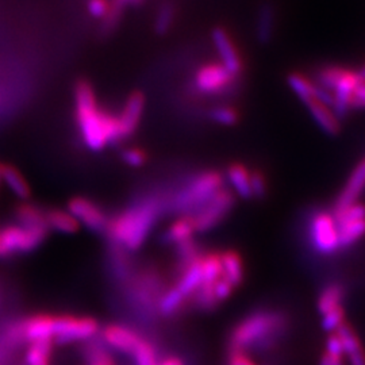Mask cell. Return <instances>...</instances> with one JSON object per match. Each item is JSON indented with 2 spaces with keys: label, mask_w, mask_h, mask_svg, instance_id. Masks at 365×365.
Here are the masks:
<instances>
[{
  "label": "cell",
  "mask_w": 365,
  "mask_h": 365,
  "mask_svg": "<svg viewBox=\"0 0 365 365\" xmlns=\"http://www.w3.org/2000/svg\"><path fill=\"white\" fill-rule=\"evenodd\" d=\"M168 192L145 191L137 194L125 209L111 215L105 235L107 245L128 252L141 248L158 220L167 214Z\"/></svg>",
  "instance_id": "cell-1"
},
{
  "label": "cell",
  "mask_w": 365,
  "mask_h": 365,
  "mask_svg": "<svg viewBox=\"0 0 365 365\" xmlns=\"http://www.w3.org/2000/svg\"><path fill=\"white\" fill-rule=\"evenodd\" d=\"M291 319L283 310L260 309L249 313L232 327L226 341L227 353L272 352L286 339Z\"/></svg>",
  "instance_id": "cell-2"
},
{
  "label": "cell",
  "mask_w": 365,
  "mask_h": 365,
  "mask_svg": "<svg viewBox=\"0 0 365 365\" xmlns=\"http://www.w3.org/2000/svg\"><path fill=\"white\" fill-rule=\"evenodd\" d=\"M223 187L225 175L220 170L197 172L182 182L178 190L170 191L167 214L178 217L192 215Z\"/></svg>",
  "instance_id": "cell-3"
},
{
  "label": "cell",
  "mask_w": 365,
  "mask_h": 365,
  "mask_svg": "<svg viewBox=\"0 0 365 365\" xmlns=\"http://www.w3.org/2000/svg\"><path fill=\"white\" fill-rule=\"evenodd\" d=\"M48 229H26L16 223L0 229V260L31 253L46 241Z\"/></svg>",
  "instance_id": "cell-4"
},
{
  "label": "cell",
  "mask_w": 365,
  "mask_h": 365,
  "mask_svg": "<svg viewBox=\"0 0 365 365\" xmlns=\"http://www.w3.org/2000/svg\"><path fill=\"white\" fill-rule=\"evenodd\" d=\"M101 325L91 317H78L72 314L53 315V342L54 345H68L86 342L99 334Z\"/></svg>",
  "instance_id": "cell-5"
},
{
  "label": "cell",
  "mask_w": 365,
  "mask_h": 365,
  "mask_svg": "<svg viewBox=\"0 0 365 365\" xmlns=\"http://www.w3.org/2000/svg\"><path fill=\"white\" fill-rule=\"evenodd\" d=\"M235 203L237 197L232 188H221L203 207L190 215L194 222L196 233L203 235L217 229L222 222L227 220L235 207Z\"/></svg>",
  "instance_id": "cell-6"
},
{
  "label": "cell",
  "mask_w": 365,
  "mask_h": 365,
  "mask_svg": "<svg viewBox=\"0 0 365 365\" xmlns=\"http://www.w3.org/2000/svg\"><path fill=\"white\" fill-rule=\"evenodd\" d=\"M310 241L319 255H334L339 252V226L333 212L319 211L310 222Z\"/></svg>",
  "instance_id": "cell-7"
},
{
  "label": "cell",
  "mask_w": 365,
  "mask_h": 365,
  "mask_svg": "<svg viewBox=\"0 0 365 365\" xmlns=\"http://www.w3.org/2000/svg\"><path fill=\"white\" fill-rule=\"evenodd\" d=\"M68 212L75 217V220L87 227L95 235H106L110 215H107L103 207L84 196H75L68 200Z\"/></svg>",
  "instance_id": "cell-8"
},
{
  "label": "cell",
  "mask_w": 365,
  "mask_h": 365,
  "mask_svg": "<svg viewBox=\"0 0 365 365\" xmlns=\"http://www.w3.org/2000/svg\"><path fill=\"white\" fill-rule=\"evenodd\" d=\"M235 78L222 64H206L197 69L194 86L197 93L220 95L232 87Z\"/></svg>",
  "instance_id": "cell-9"
},
{
  "label": "cell",
  "mask_w": 365,
  "mask_h": 365,
  "mask_svg": "<svg viewBox=\"0 0 365 365\" xmlns=\"http://www.w3.org/2000/svg\"><path fill=\"white\" fill-rule=\"evenodd\" d=\"M99 333H101L99 336L105 341L106 345L110 349L123 353V354H129V356H133L135 353L145 339L131 327L119 325V324L107 325Z\"/></svg>",
  "instance_id": "cell-10"
},
{
  "label": "cell",
  "mask_w": 365,
  "mask_h": 365,
  "mask_svg": "<svg viewBox=\"0 0 365 365\" xmlns=\"http://www.w3.org/2000/svg\"><path fill=\"white\" fill-rule=\"evenodd\" d=\"M145 96L143 92H131L128 96L120 114L118 115L120 133L123 137V141L129 140L131 135L140 128L141 119L144 115Z\"/></svg>",
  "instance_id": "cell-11"
},
{
  "label": "cell",
  "mask_w": 365,
  "mask_h": 365,
  "mask_svg": "<svg viewBox=\"0 0 365 365\" xmlns=\"http://www.w3.org/2000/svg\"><path fill=\"white\" fill-rule=\"evenodd\" d=\"M212 42L220 54L222 66L229 71V73L233 78H238L242 72V61L240 53L235 48V42L221 27L212 31Z\"/></svg>",
  "instance_id": "cell-12"
},
{
  "label": "cell",
  "mask_w": 365,
  "mask_h": 365,
  "mask_svg": "<svg viewBox=\"0 0 365 365\" xmlns=\"http://www.w3.org/2000/svg\"><path fill=\"white\" fill-rule=\"evenodd\" d=\"M365 190V160L360 161L354 170H352L349 179L345 182L342 191L339 192V197L334 203V210L341 211V210L346 209L349 206H352L354 203L359 202L360 196L363 195Z\"/></svg>",
  "instance_id": "cell-13"
},
{
  "label": "cell",
  "mask_w": 365,
  "mask_h": 365,
  "mask_svg": "<svg viewBox=\"0 0 365 365\" xmlns=\"http://www.w3.org/2000/svg\"><path fill=\"white\" fill-rule=\"evenodd\" d=\"M349 365H365V349L356 330L346 321L336 331Z\"/></svg>",
  "instance_id": "cell-14"
},
{
  "label": "cell",
  "mask_w": 365,
  "mask_h": 365,
  "mask_svg": "<svg viewBox=\"0 0 365 365\" xmlns=\"http://www.w3.org/2000/svg\"><path fill=\"white\" fill-rule=\"evenodd\" d=\"M22 329L26 342L30 344L52 339L53 314L38 313L30 315L22 319Z\"/></svg>",
  "instance_id": "cell-15"
},
{
  "label": "cell",
  "mask_w": 365,
  "mask_h": 365,
  "mask_svg": "<svg viewBox=\"0 0 365 365\" xmlns=\"http://www.w3.org/2000/svg\"><path fill=\"white\" fill-rule=\"evenodd\" d=\"M304 106L309 108L312 117L317 122V125L325 131L329 135H337L341 131V123L339 118L333 113L330 106L325 105L322 101L318 98H310L306 102H303Z\"/></svg>",
  "instance_id": "cell-16"
},
{
  "label": "cell",
  "mask_w": 365,
  "mask_h": 365,
  "mask_svg": "<svg viewBox=\"0 0 365 365\" xmlns=\"http://www.w3.org/2000/svg\"><path fill=\"white\" fill-rule=\"evenodd\" d=\"M222 271L225 279L237 289L241 287L245 279V262L242 255L235 249H227L220 252Z\"/></svg>",
  "instance_id": "cell-17"
},
{
  "label": "cell",
  "mask_w": 365,
  "mask_h": 365,
  "mask_svg": "<svg viewBox=\"0 0 365 365\" xmlns=\"http://www.w3.org/2000/svg\"><path fill=\"white\" fill-rule=\"evenodd\" d=\"M14 221L16 222V225L26 229H48L46 209L29 202H24L15 206Z\"/></svg>",
  "instance_id": "cell-18"
},
{
  "label": "cell",
  "mask_w": 365,
  "mask_h": 365,
  "mask_svg": "<svg viewBox=\"0 0 365 365\" xmlns=\"http://www.w3.org/2000/svg\"><path fill=\"white\" fill-rule=\"evenodd\" d=\"M80 356L87 365H115L110 348L101 336L86 341L80 348Z\"/></svg>",
  "instance_id": "cell-19"
},
{
  "label": "cell",
  "mask_w": 365,
  "mask_h": 365,
  "mask_svg": "<svg viewBox=\"0 0 365 365\" xmlns=\"http://www.w3.org/2000/svg\"><path fill=\"white\" fill-rule=\"evenodd\" d=\"M225 178H227L235 195L244 200H253L250 191V168L245 164L238 161L232 163L226 170Z\"/></svg>",
  "instance_id": "cell-20"
},
{
  "label": "cell",
  "mask_w": 365,
  "mask_h": 365,
  "mask_svg": "<svg viewBox=\"0 0 365 365\" xmlns=\"http://www.w3.org/2000/svg\"><path fill=\"white\" fill-rule=\"evenodd\" d=\"M195 235L192 218L190 215H182L170 223L165 233L161 237V241L170 247H176L185 241L194 240Z\"/></svg>",
  "instance_id": "cell-21"
},
{
  "label": "cell",
  "mask_w": 365,
  "mask_h": 365,
  "mask_svg": "<svg viewBox=\"0 0 365 365\" xmlns=\"http://www.w3.org/2000/svg\"><path fill=\"white\" fill-rule=\"evenodd\" d=\"M46 226L49 232L61 235H76L80 229V223L75 217L60 209H46Z\"/></svg>",
  "instance_id": "cell-22"
},
{
  "label": "cell",
  "mask_w": 365,
  "mask_h": 365,
  "mask_svg": "<svg viewBox=\"0 0 365 365\" xmlns=\"http://www.w3.org/2000/svg\"><path fill=\"white\" fill-rule=\"evenodd\" d=\"M1 176L3 180L7 184V187L13 191L15 196H18L22 200H27L31 197V188L29 185L25 176L19 172L13 164H4L1 165Z\"/></svg>",
  "instance_id": "cell-23"
},
{
  "label": "cell",
  "mask_w": 365,
  "mask_h": 365,
  "mask_svg": "<svg viewBox=\"0 0 365 365\" xmlns=\"http://www.w3.org/2000/svg\"><path fill=\"white\" fill-rule=\"evenodd\" d=\"M345 298V289L339 283H331L322 289L317 300V309L321 315L327 312L342 306V300Z\"/></svg>",
  "instance_id": "cell-24"
},
{
  "label": "cell",
  "mask_w": 365,
  "mask_h": 365,
  "mask_svg": "<svg viewBox=\"0 0 365 365\" xmlns=\"http://www.w3.org/2000/svg\"><path fill=\"white\" fill-rule=\"evenodd\" d=\"M339 226V248L346 249L359 242L365 235V218L345 222Z\"/></svg>",
  "instance_id": "cell-25"
},
{
  "label": "cell",
  "mask_w": 365,
  "mask_h": 365,
  "mask_svg": "<svg viewBox=\"0 0 365 365\" xmlns=\"http://www.w3.org/2000/svg\"><path fill=\"white\" fill-rule=\"evenodd\" d=\"M53 349H54L53 339L34 342L27 349L25 361L27 365H51Z\"/></svg>",
  "instance_id": "cell-26"
},
{
  "label": "cell",
  "mask_w": 365,
  "mask_h": 365,
  "mask_svg": "<svg viewBox=\"0 0 365 365\" xmlns=\"http://www.w3.org/2000/svg\"><path fill=\"white\" fill-rule=\"evenodd\" d=\"M288 84L302 102H306L310 98H317L315 81L300 75V73H291L288 76Z\"/></svg>",
  "instance_id": "cell-27"
},
{
  "label": "cell",
  "mask_w": 365,
  "mask_h": 365,
  "mask_svg": "<svg viewBox=\"0 0 365 365\" xmlns=\"http://www.w3.org/2000/svg\"><path fill=\"white\" fill-rule=\"evenodd\" d=\"M207 114L212 122L222 126H235L241 120V113L235 106H215Z\"/></svg>",
  "instance_id": "cell-28"
},
{
  "label": "cell",
  "mask_w": 365,
  "mask_h": 365,
  "mask_svg": "<svg viewBox=\"0 0 365 365\" xmlns=\"http://www.w3.org/2000/svg\"><path fill=\"white\" fill-rule=\"evenodd\" d=\"M137 365H158L157 346L149 339H144L140 348L131 356Z\"/></svg>",
  "instance_id": "cell-29"
},
{
  "label": "cell",
  "mask_w": 365,
  "mask_h": 365,
  "mask_svg": "<svg viewBox=\"0 0 365 365\" xmlns=\"http://www.w3.org/2000/svg\"><path fill=\"white\" fill-rule=\"evenodd\" d=\"M250 191L253 200H262L265 199L269 192V185L267 176L259 168L250 170Z\"/></svg>",
  "instance_id": "cell-30"
},
{
  "label": "cell",
  "mask_w": 365,
  "mask_h": 365,
  "mask_svg": "<svg viewBox=\"0 0 365 365\" xmlns=\"http://www.w3.org/2000/svg\"><path fill=\"white\" fill-rule=\"evenodd\" d=\"M120 160L123 164L131 168H141L149 160V155L146 153L143 148L137 146H130V148H123L120 152Z\"/></svg>",
  "instance_id": "cell-31"
},
{
  "label": "cell",
  "mask_w": 365,
  "mask_h": 365,
  "mask_svg": "<svg viewBox=\"0 0 365 365\" xmlns=\"http://www.w3.org/2000/svg\"><path fill=\"white\" fill-rule=\"evenodd\" d=\"M329 365H345V354L341 345L339 336L336 333H331L327 341V349H325Z\"/></svg>",
  "instance_id": "cell-32"
},
{
  "label": "cell",
  "mask_w": 365,
  "mask_h": 365,
  "mask_svg": "<svg viewBox=\"0 0 365 365\" xmlns=\"http://www.w3.org/2000/svg\"><path fill=\"white\" fill-rule=\"evenodd\" d=\"M345 322V310L342 306H339L327 314L322 315V329L327 333H336L339 327Z\"/></svg>",
  "instance_id": "cell-33"
},
{
  "label": "cell",
  "mask_w": 365,
  "mask_h": 365,
  "mask_svg": "<svg viewBox=\"0 0 365 365\" xmlns=\"http://www.w3.org/2000/svg\"><path fill=\"white\" fill-rule=\"evenodd\" d=\"M272 27H274V13L269 7H264L261 13L260 24H259V37L261 41L271 38Z\"/></svg>",
  "instance_id": "cell-34"
},
{
  "label": "cell",
  "mask_w": 365,
  "mask_h": 365,
  "mask_svg": "<svg viewBox=\"0 0 365 365\" xmlns=\"http://www.w3.org/2000/svg\"><path fill=\"white\" fill-rule=\"evenodd\" d=\"M173 21V9L170 6H165L160 14H158V18H157V31L158 33H165L168 30V27L170 26Z\"/></svg>",
  "instance_id": "cell-35"
},
{
  "label": "cell",
  "mask_w": 365,
  "mask_h": 365,
  "mask_svg": "<svg viewBox=\"0 0 365 365\" xmlns=\"http://www.w3.org/2000/svg\"><path fill=\"white\" fill-rule=\"evenodd\" d=\"M88 11L95 18H103L108 11V4L106 0H90Z\"/></svg>",
  "instance_id": "cell-36"
},
{
  "label": "cell",
  "mask_w": 365,
  "mask_h": 365,
  "mask_svg": "<svg viewBox=\"0 0 365 365\" xmlns=\"http://www.w3.org/2000/svg\"><path fill=\"white\" fill-rule=\"evenodd\" d=\"M351 108H365V81H361L353 92Z\"/></svg>",
  "instance_id": "cell-37"
},
{
  "label": "cell",
  "mask_w": 365,
  "mask_h": 365,
  "mask_svg": "<svg viewBox=\"0 0 365 365\" xmlns=\"http://www.w3.org/2000/svg\"><path fill=\"white\" fill-rule=\"evenodd\" d=\"M227 365H256L249 357V354L242 352L227 353Z\"/></svg>",
  "instance_id": "cell-38"
},
{
  "label": "cell",
  "mask_w": 365,
  "mask_h": 365,
  "mask_svg": "<svg viewBox=\"0 0 365 365\" xmlns=\"http://www.w3.org/2000/svg\"><path fill=\"white\" fill-rule=\"evenodd\" d=\"M160 365H185L180 357H176V356H170L167 357L163 363Z\"/></svg>",
  "instance_id": "cell-39"
},
{
  "label": "cell",
  "mask_w": 365,
  "mask_h": 365,
  "mask_svg": "<svg viewBox=\"0 0 365 365\" xmlns=\"http://www.w3.org/2000/svg\"><path fill=\"white\" fill-rule=\"evenodd\" d=\"M357 73H359L360 78H361L363 81H365V64L364 66H361L359 71H357Z\"/></svg>",
  "instance_id": "cell-40"
},
{
  "label": "cell",
  "mask_w": 365,
  "mask_h": 365,
  "mask_svg": "<svg viewBox=\"0 0 365 365\" xmlns=\"http://www.w3.org/2000/svg\"><path fill=\"white\" fill-rule=\"evenodd\" d=\"M319 365H329V361H327V357L325 353L322 354V357H321V360H319Z\"/></svg>",
  "instance_id": "cell-41"
},
{
  "label": "cell",
  "mask_w": 365,
  "mask_h": 365,
  "mask_svg": "<svg viewBox=\"0 0 365 365\" xmlns=\"http://www.w3.org/2000/svg\"><path fill=\"white\" fill-rule=\"evenodd\" d=\"M1 165H3V163H0V184H1V180H3V176H1Z\"/></svg>",
  "instance_id": "cell-42"
},
{
  "label": "cell",
  "mask_w": 365,
  "mask_h": 365,
  "mask_svg": "<svg viewBox=\"0 0 365 365\" xmlns=\"http://www.w3.org/2000/svg\"><path fill=\"white\" fill-rule=\"evenodd\" d=\"M123 1H133V0H123Z\"/></svg>",
  "instance_id": "cell-43"
},
{
  "label": "cell",
  "mask_w": 365,
  "mask_h": 365,
  "mask_svg": "<svg viewBox=\"0 0 365 365\" xmlns=\"http://www.w3.org/2000/svg\"><path fill=\"white\" fill-rule=\"evenodd\" d=\"M264 365H272V364H264Z\"/></svg>",
  "instance_id": "cell-44"
}]
</instances>
